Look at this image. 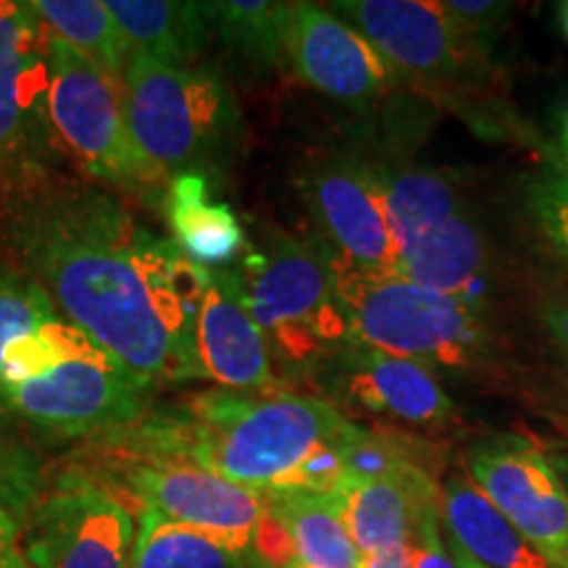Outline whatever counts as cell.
I'll list each match as a JSON object with an SVG mask.
<instances>
[{"instance_id":"1","label":"cell","mask_w":568,"mask_h":568,"mask_svg":"<svg viewBox=\"0 0 568 568\" xmlns=\"http://www.w3.org/2000/svg\"><path fill=\"white\" fill-rule=\"evenodd\" d=\"M11 253L63 322L148 382L203 379L195 329L209 272L92 184L45 182L0 205Z\"/></svg>"},{"instance_id":"2","label":"cell","mask_w":568,"mask_h":568,"mask_svg":"<svg viewBox=\"0 0 568 568\" xmlns=\"http://www.w3.org/2000/svg\"><path fill=\"white\" fill-rule=\"evenodd\" d=\"M351 418L322 397L297 393L190 395L134 424V445L155 460H182L255 493L293 485L318 447Z\"/></svg>"},{"instance_id":"3","label":"cell","mask_w":568,"mask_h":568,"mask_svg":"<svg viewBox=\"0 0 568 568\" xmlns=\"http://www.w3.org/2000/svg\"><path fill=\"white\" fill-rule=\"evenodd\" d=\"M335 266L347 318V345L368 347L453 374L479 372L493 358L485 303L418 287L397 276H368Z\"/></svg>"},{"instance_id":"4","label":"cell","mask_w":568,"mask_h":568,"mask_svg":"<svg viewBox=\"0 0 568 568\" xmlns=\"http://www.w3.org/2000/svg\"><path fill=\"white\" fill-rule=\"evenodd\" d=\"M266 345L290 368L329 364L347 345L332 255L318 243L272 230L234 266Z\"/></svg>"},{"instance_id":"5","label":"cell","mask_w":568,"mask_h":568,"mask_svg":"<svg viewBox=\"0 0 568 568\" xmlns=\"http://www.w3.org/2000/svg\"><path fill=\"white\" fill-rule=\"evenodd\" d=\"M122 84L126 126L153 184L201 172L237 126L232 92L211 67H172L130 53Z\"/></svg>"},{"instance_id":"6","label":"cell","mask_w":568,"mask_h":568,"mask_svg":"<svg viewBox=\"0 0 568 568\" xmlns=\"http://www.w3.org/2000/svg\"><path fill=\"white\" fill-rule=\"evenodd\" d=\"M329 9L422 92L464 101L487 88L489 51L468 40L437 0H339Z\"/></svg>"},{"instance_id":"7","label":"cell","mask_w":568,"mask_h":568,"mask_svg":"<svg viewBox=\"0 0 568 568\" xmlns=\"http://www.w3.org/2000/svg\"><path fill=\"white\" fill-rule=\"evenodd\" d=\"M48 113L55 138L98 180L142 187L153 184L126 126L124 84L48 30Z\"/></svg>"},{"instance_id":"8","label":"cell","mask_w":568,"mask_h":568,"mask_svg":"<svg viewBox=\"0 0 568 568\" xmlns=\"http://www.w3.org/2000/svg\"><path fill=\"white\" fill-rule=\"evenodd\" d=\"M45 38L30 3L0 0V201L51 182Z\"/></svg>"},{"instance_id":"9","label":"cell","mask_w":568,"mask_h":568,"mask_svg":"<svg viewBox=\"0 0 568 568\" xmlns=\"http://www.w3.org/2000/svg\"><path fill=\"white\" fill-rule=\"evenodd\" d=\"M153 382L88 339L51 372L0 393L17 414L53 437L124 432L145 416Z\"/></svg>"},{"instance_id":"10","label":"cell","mask_w":568,"mask_h":568,"mask_svg":"<svg viewBox=\"0 0 568 568\" xmlns=\"http://www.w3.org/2000/svg\"><path fill=\"white\" fill-rule=\"evenodd\" d=\"M297 190L314 219L316 243L355 274L395 276L400 251L389 226L376 161L324 155L303 166Z\"/></svg>"},{"instance_id":"11","label":"cell","mask_w":568,"mask_h":568,"mask_svg":"<svg viewBox=\"0 0 568 568\" xmlns=\"http://www.w3.org/2000/svg\"><path fill=\"white\" fill-rule=\"evenodd\" d=\"M134 518L116 495L84 474H67L27 518L30 568H130Z\"/></svg>"},{"instance_id":"12","label":"cell","mask_w":568,"mask_h":568,"mask_svg":"<svg viewBox=\"0 0 568 568\" xmlns=\"http://www.w3.org/2000/svg\"><path fill=\"white\" fill-rule=\"evenodd\" d=\"M468 477L552 568H568V489L556 460L529 439L506 435L471 447Z\"/></svg>"},{"instance_id":"13","label":"cell","mask_w":568,"mask_h":568,"mask_svg":"<svg viewBox=\"0 0 568 568\" xmlns=\"http://www.w3.org/2000/svg\"><path fill=\"white\" fill-rule=\"evenodd\" d=\"M284 59L308 88L351 109H374L400 82L364 34L316 3L293 6Z\"/></svg>"},{"instance_id":"14","label":"cell","mask_w":568,"mask_h":568,"mask_svg":"<svg viewBox=\"0 0 568 568\" xmlns=\"http://www.w3.org/2000/svg\"><path fill=\"white\" fill-rule=\"evenodd\" d=\"M126 481L142 500V508L209 535L240 556L264 516L261 493L182 460L138 464L130 468Z\"/></svg>"},{"instance_id":"15","label":"cell","mask_w":568,"mask_h":568,"mask_svg":"<svg viewBox=\"0 0 568 568\" xmlns=\"http://www.w3.org/2000/svg\"><path fill=\"white\" fill-rule=\"evenodd\" d=\"M326 366L335 374L337 393L372 414L422 429H439L456 418L443 382L416 361L345 345Z\"/></svg>"},{"instance_id":"16","label":"cell","mask_w":568,"mask_h":568,"mask_svg":"<svg viewBox=\"0 0 568 568\" xmlns=\"http://www.w3.org/2000/svg\"><path fill=\"white\" fill-rule=\"evenodd\" d=\"M195 345L203 379L232 393H272L274 372L266 337L247 308L234 268L209 272Z\"/></svg>"},{"instance_id":"17","label":"cell","mask_w":568,"mask_h":568,"mask_svg":"<svg viewBox=\"0 0 568 568\" xmlns=\"http://www.w3.org/2000/svg\"><path fill=\"white\" fill-rule=\"evenodd\" d=\"M329 497L364 560L410 545L418 518L439 503V485L435 474L414 466L387 479L347 481Z\"/></svg>"},{"instance_id":"18","label":"cell","mask_w":568,"mask_h":568,"mask_svg":"<svg viewBox=\"0 0 568 568\" xmlns=\"http://www.w3.org/2000/svg\"><path fill=\"white\" fill-rule=\"evenodd\" d=\"M489 243L471 213L460 211L400 251L397 280L485 303Z\"/></svg>"},{"instance_id":"19","label":"cell","mask_w":568,"mask_h":568,"mask_svg":"<svg viewBox=\"0 0 568 568\" xmlns=\"http://www.w3.org/2000/svg\"><path fill=\"white\" fill-rule=\"evenodd\" d=\"M439 516L447 539L485 568H552L495 508L468 471L447 474L439 485Z\"/></svg>"},{"instance_id":"20","label":"cell","mask_w":568,"mask_h":568,"mask_svg":"<svg viewBox=\"0 0 568 568\" xmlns=\"http://www.w3.org/2000/svg\"><path fill=\"white\" fill-rule=\"evenodd\" d=\"M166 216L176 251L205 272H224L247 247L237 213L230 203L211 197L203 172H182L169 182Z\"/></svg>"},{"instance_id":"21","label":"cell","mask_w":568,"mask_h":568,"mask_svg":"<svg viewBox=\"0 0 568 568\" xmlns=\"http://www.w3.org/2000/svg\"><path fill=\"white\" fill-rule=\"evenodd\" d=\"M109 11L116 21L126 55L193 67L211 38V19L205 3L182 0H111Z\"/></svg>"},{"instance_id":"22","label":"cell","mask_w":568,"mask_h":568,"mask_svg":"<svg viewBox=\"0 0 568 568\" xmlns=\"http://www.w3.org/2000/svg\"><path fill=\"white\" fill-rule=\"evenodd\" d=\"M264 506L287 529L297 568H361V556L329 495L311 489H264Z\"/></svg>"},{"instance_id":"23","label":"cell","mask_w":568,"mask_h":568,"mask_svg":"<svg viewBox=\"0 0 568 568\" xmlns=\"http://www.w3.org/2000/svg\"><path fill=\"white\" fill-rule=\"evenodd\" d=\"M376 172L397 251L464 211L456 182L439 169L376 161Z\"/></svg>"},{"instance_id":"24","label":"cell","mask_w":568,"mask_h":568,"mask_svg":"<svg viewBox=\"0 0 568 568\" xmlns=\"http://www.w3.org/2000/svg\"><path fill=\"white\" fill-rule=\"evenodd\" d=\"M32 11L53 34L90 59L95 67L122 80L126 48L109 3L101 0H32Z\"/></svg>"},{"instance_id":"25","label":"cell","mask_w":568,"mask_h":568,"mask_svg":"<svg viewBox=\"0 0 568 568\" xmlns=\"http://www.w3.org/2000/svg\"><path fill=\"white\" fill-rule=\"evenodd\" d=\"M130 568H245L240 552L142 508Z\"/></svg>"},{"instance_id":"26","label":"cell","mask_w":568,"mask_h":568,"mask_svg":"<svg viewBox=\"0 0 568 568\" xmlns=\"http://www.w3.org/2000/svg\"><path fill=\"white\" fill-rule=\"evenodd\" d=\"M295 3L268 0H222L205 3L213 30L232 51L261 67H274L287 53V30Z\"/></svg>"},{"instance_id":"27","label":"cell","mask_w":568,"mask_h":568,"mask_svg":"<svg viewBox=\"0 0 568 568\" xmlns=\"http://www.w3.org/2000/svg\"><path fill=\"white\" fill-rule=\"evenodd\" d=\"M61 318L45 290L24 268L0 258V358L13 343Z\"/></svg>"},{"instance_id":"28","label":"cell","mask_w":568,"mask_h":568,"mask_svg":"<svg viewBox=\"0 0 568 568\" xmlns=\"http://www.w3.org/2000/svg\"><path fill=\"white\" fill-rule=\"evenodd\" d=\"M42 497V464L0 410V508L27 524Z\"/></svg>"},{"instance_id":"29","label":"cell","mask_w":568,"mask_h":568,"mask_svg":"<svg viewBox=\"0 0 568 568\" xmlns=\"http://www.w3.org/2000/svg\"><path fill=\"white\" fill-rule=\"evenodd\" d=\"M529 209L545 243L568 264V182L558 174L542 176L531 184Z\"/></svg>"},{"instance_id":"30","label":"cell","mask_w":568,"mask_h":568,"mask_svg":"<svg viewBox=\"0 0 568 568\" xmlns=\"http://www.w3.org/2000/svg\"><path fill=\"white\" fill-rule=\"evenodd\" d=\"M443 9L453 24L485 51H489V42L497 38L510 13V6L495 3V0H445Z\"/></svg>"},{"instance_id":"31","label":"cell","mask_w":568,"mask_h":568,"mask_svg":"<svg viewBox=\"0 0 568 568\" xmlns=\"http://www.w3.org/2000/svg\"><path fill=\"white\" fill-rule=\"evenodd\" d=\"M410 568H458L456 558L443 539L439 503L426 508L418 518L414 539H410Z\"/></svg>"},{"instance_id":"32","label":"cell","mask_w":568,"mask_h":568,"mask_svg":"<svg viewBox=\"0 0 568 568\" xmlns=\"http://www.w3.org/2000/svg\"><path fill=\"white\" fill-rule=\"evenodd\" d=\"M539 322L552 343L558 345V351L568 358V295L548 297L539 305Z\"/></svg>"},{"instance_id":"33","label":"cell","mask_w":568,"mask_h":568,"mask_svg":"<svg viewBox=\"0 0 568 568\" xmlns=\"http://www.w3.org/2000/svg\"><path fill=\"white\" fill-rule=\"evenodd\" d=\"M21 524L9 510L0 508V568H30L24 548L19 545Z\"/></svg>"},{"instance_id":"34","label":"cell","mask_w":568,"mask_h":568,"mask_svg":"<svg viewBox=\"0 0 568 568\" xmlns=\"http://www.w3.org/2000/svg\"><path fill=\"white\" fill-rule=\"evenodd\" d=\"M361 568H410V545H403V548H393L387 552H379V556L364 558L361 560Z\"/></svg>"},{"instance_id":"35","label":"cell","mask_w":568,"mask_h":568,"mask_svg":"<svg viewBox=\"0 0 568 568\" xmlns=\"http://www.w3.org/2000/svg\"><path fill=\"white\" fill-rule=\"evenodd\" d=\"M552 166H556V174L560 180L568 182V140H560L556 148H552Z\"/></svg>"},{"instance_id":"36","label":"cell","mask_w":568,"mask_h":568,"mask_svg":"<svg viewBox=\"0 0 568 568\" xmlns=\"http://www.w3.org/2000/svg\"><path fill=\"white\" fill-rule=\"evenodd\" d=\"M447 548H450V552H453V558H456V566H458V568H485L481 564H477V560H474V558H468L466 552L458 548V545L450 542V539H447Z\"/></svg>"},{"instance_id":"37","label":"cell","mask_w":568,"mask_h":568,"mask_svg":"<svg viewBox=\"0 0 568 568\" xmlns=\"http://www.w3.org/2000/svg\"><path fill=\"white\" fill-rule=\"evenodd\" d=\"M560 27H564V34L568 40V3L560 6Z\"/></svg>"},{"instance_id":"38","label":"cell","mask_w":568,"mask_h":568,"mask_svg":"<svg viewBox=\"0 0 568 568\" xmlns=\"http://www.w3.org/2000/svg\"><path fill=\"white\" fill-rule=\"evenodd\" d=\"M552 460H556V458H552ZM556 466H558V471H566V481H564V485H566V489H568V464H564V460H556Z\"/></svg>"},{"instance_id":"39","label":"cell","mask_w":568,"mask_h":568,"mask_svg":"<svg viewBox=\"0 0 568 568\" xmlns=\"http://www.w3.org/2000/svg\"><path fill=\"white\" fill-rule=\"evenodd\" d=\"M564 140H568V113H566V124H564Z\"/></svg>"}]
</instances>
